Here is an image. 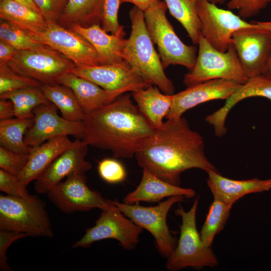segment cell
I'll return each mask as SVG.
<instances>
[{
  "mask_svg": "<svg viewBox=\"0 0 271 271\" xmlns=\"http://www.w3.org/2000/svg\"><path fill=\"white\" fill-rule=\"evenodd\" d=\"M202 136L185 118L168 119L136 153L138 165L160 179L180 186L181 175L197 168L218 171L206 157Z\"/></svg>",
  "mask_w": 271,
  "mask_h": 271,
  "instance_id": "obj_1",
  "label": "cell"
},
{
  "mask_svg": "<svg viewBox=\"0 0 271 271\" xmlns=\"http://www.w3.org/2000/svg\"><path fill=\"white\" fill-rule=\"evenodd\" d=\"M124 94L85 114L81 140L88 146L110 151L115 158H131L155 129L133 104L131 95Z\"/></svg>",
  "mask_w": 271,
  "mask_h": 271,
  "instance_id": "obj_2",
  "label": "cell"
},
{
  "mask_svg": "<svg viewBox=\"0 0 271 271\" xmlns=\"http://www.w3.org/2000/svg\"><path fill=\"white\" fill-rule=\"evenodd\" d=\"M131 32L125 39L122 58L144 80L163 93L174 94L175 87L167 76L159 54L148 32L144 12L136 7L129 11Z\"/></svg>",
  "mask_w": 271,
  "mask_h": 271,
  "instance_id": "obj_3",
  "label": "cell"
},
{
  "mask_svg": "<svg viewBox=\"0 0 271 271\" xmlns=\"http://www.w3.org/2000/svg\"><path fill=\"white\" fill-rule=\"evenodd\" d=\"M167 10L165 2L159 0L144 12L148 32L157 46L164 69L171 65H179L189 71L196 60L197 48L181 40L167 18Z\"/></svg>",
  "mask_w": 271,
  "mask_h": 271,
  "instance_id": "obj_4",
  "label": "cell"
},
{
  "mask_svg": "<svg viewBox=\"0 0 271 271\" xmlns=\"http://www.w3.org/2000/svg\"><path fill=\"white\" fill-rule=\"evenodd\" d=\"M0 230L23 233L28 237L53 236L45 203L34 195H0Z\"/></svg>",
  "mask_w": 271,
  "mask_h": 271,
  "instance_id": "obj_5",
  "label": "cell"
},
{
  "mask_svg": "<svg viewBox=\"0 0 271 271\" xmlns=\"http://www.w3.org/2000/svg\"><path fill=\"white\" fill-rule=\"evenodd\" d=\"M199 197L195 199L188 211L181 206L175 210L180 216L182 223L180 226V237L172 254L167 258L166 268L176 271L188 267L202 268L215 267L218 260L211 249L203 243L196 226V212Z\"/></svg>",
  "mask_w": 271,
  "mask_h": 271,
  "instance_id": "obj_6",
  "label": "cell"
},
{
  "mask_svg": "<svg viewBox=\"0 0 271 271\" xmlns=\"http://www.w3.org/2000/svg\"><path fill=\"white\" fill-rule=\"evenodd\" d=\"M198 45L195 65L184 77L187 87L215 79L232 80L240 84L248 80L232 44L227 51H220L200 34Z\"/></svg>",
  "mask_w": 271,
  "mask_h": 271,
  "instance_id": "obj_7",
  "label": "cell"
},
{
  "mask_svg": "<svg viewBox=\"0 0 271 271\" xmlns=\"http://www.w3.org/2000/svg\"><path fill=\"white\" fill-rule=\"evenodd\" d=\"M201 23V34L216 49L225 52L231 44L234 33L244 29L271 32V21L247 22L229 10L218 7L206 0H198L197 6Z\"/></svg>",
  "mask_w": 271,
  "mask_h": 271,
  "instance_id": "obj_8",
  "label": "cell"
},
{
  "mask_svg": "<svg viewBox=\"0 0 271 271\" xmlns=\"http://www.w3.org/2000/svg\"><path fill=\"white\" fill-rule=\"evenodd\" d=\"M185 198L174 196L160 202L155 206H143L139 203L132 204L109 200L134 223L148 230L154 237L156 247L164 257L168 258L174 250L178 241L174 237L167 223V217L171 207L183 201Z\"/></svg>",
  "mask_w": 271,
  "mask_h": 271,
  "instance_id": "obj_9",
  "label": "cell"
},
{
  "mask_svg": "<svg viewBox=\"0 0 271 271\" xmlns=\"http://www.w3.org/2000/svg\"><path fill=\"white\" fill-rule=\"evenodd\" d=\"M7 64L15 71L48 85L59 84L60 77L76 67L64 55L46 45L19 51Z\"/></svg>",
  "mask_w": 271,
  "mask_h": 271,
  "instance_id": "obj_10",
  "label": "cell"
},
{
  "mask_svg": "<svg viewBox=\"0 0 271 271\" xmlns=\"http://www.w3.org/2000/svg\"><path fill=\"white\" fill-rule=\"evenodd\" d=\"M142 232V228L110 202L108 207L101 210L95 225L86 229L84 235L73 244L72 248H87L95 242L113 239L117 240L123 248L131 250L136 247Z\"/></svg>",
  "mask_w": 271,
  "mask_h": 271,
  "instance_id": "obj_11",
  "label": "cell"
},
{
  "mask_svg": "<svg viewBox=\"0 0 271 271\" xmlns=\"http://www.w3.org/2000/svg\"><path fill=\"white\" fill-rule=\"evenodd\" d=\"M30 34L37 41L64 55L77 67L101 65L92 45L71 28L58 23H48L43 31Z\"/></svg>",
  "mask_w": 271,
  "mask_h": 271,
  "instance_id": "obj_12",
  "label": "cell"
},
{
  "mask_svg": "<svg viewBox=\"0 0 271 271\" xmlns=\"http://www.w3.org/2000/svg\"><path fill=\"white\" fill-rule=\"evenodd\" d=\"M86 181L84 173L70 175L47 193L48 198L65 213L87 211L94 208L102 210L108 207L109 200L90 189Z\"/></svg>",
  "mask_w": 271,
  "mask_h": 271,
  "instance_id": "obj_13",
  "label": "cell"
},
{
  "mask_svg": "<svg viewBox=\"0 0 271 271\" xmlns=\"http://www.w3.org/2000/svg\"><path fill=\"white\" fill-rule=\"evenodd\" d=\"M231 44L248 78L262 75L271 54V32L240 30L233 33Z\"/></svg>",
  "mask_w": 271,
  "mask_h": 271,
  "instance_id": "obj_14",
  "label": "cell"
},
{
  "mask_svg": "<svg viewBox=\"0 0 271 271\" xmlns=\"http://www.w3.org/2000/svg\"><path fill=\"white\" fill-rule=\"evenodd\" d=\"M53 104H42L34 108V123L24 137L25 144L36 147L45 141L60 136L72 135L82 139L84 131L83 121H71L60 116Z\"/></svg>",
  "mask_w": 271,
  "mask_h": 271,
  "instance_id": "obj_15",
  "label": "cell"
},
{
  "mask_svg": "<svg viewBox=\"0 0 271 271\" xmlns=\"http://www.w3.org/2000/svg\"><path fill=\"white\" fill-rule=\"evenodd\" d=\"M88 145L76 139L73 145L57 157L35 180V190L39 194H47L65 177L84 173L91 169L85 160Z\"/></svg>",
  "mask_w": 271,
  "mask_h": 271,
  "instance_id": "obj_16",
  "label": "cell"
},
{
  "mask_svg": "<svg viewBox=\"0 0 271 271\" xmlns=\"http://www.w3.org/2000/svg\"><path fill=\"white\" fill-rule=\"evenodd\" d=\"M70 72L110 91L132 92L153 85L144 80L125 61L113 64L75 67Z\"/></svg>",
  "mask_w": 271,
  "mask_h": 271,
  "instance_id": "obj_17",
  "label": "cell"
},
{
  "mask_svg": "<svg viewBox=\"0 0 271 271\" xmlns=\"http://www.w3.org/2000/svg\"><path fill=\"white\" fill-rule=\"evenodd\" d=\"M241 85L232 80L215 79L187 87L173 94L172 106L166 118H180L187 110L208 101L226 100Z\"/></svg>",
  "mask_w": 271,
  "mask_h": 271,
  "instance_id": "obj_18",
  "label": "cell"
},
{
  "mask_svg": "<svg viewBox=\"0 0 271 271\" xmlns=\"http://www.w3.org/2000/svg\"><path fill=\"white\" fill-rule=\"evenodd\" d=\"M252 97H263L271 101L270 77L262 74L249 78L226 99L223 106L206 117L205 120L213 126L217 137L226 134L225 121L230 110L239 101Z\"/></svg>",
  "mask_w": 271,
  "mask_h": 271,
  "instance_id": "obj_19",
  "label": "cell"
},
{
  "mask_svg": "<svg viewBox=\"0 0 271 271\" xmlns=\"http://www.w3.org/2000/svg\"><path fill=\"white\" fill-rule=\"evenodd\" d=\"M207 174V185L213 199L232 205L247 194L268 191L271 189V178L235 180L222 176L216 171L208 172Z\"/></svg>",
  "mask_w": 271,
  "mask_h": 271,
  "instance_id": "obj_20",
  "label": "cell"
},
{
  "mask_svg": "<svg viewBox=\"0 0 271 271\" xmlns=\"http://www.w3.org/2000/svg\"><path fill=\"white\" fill-rule=\"evenodd\" d=\"M59 84L65 85L73 91L85 114L109 104L126 93L123 90L104 89L72 72L63 75L59 80Z\"/></svg>",
  "mask_w": 271,
  "mask_h": 271,
  "instance_id": "obj_21",
  "label": "cell"
},
{
  "mask_svg": "<svg viewBox=\"0 0 271 271\" xmlns=\"http://www.w3.org/2000/svg\"><path fill=\"white\" fill-rule=\"evenodd\" d=\"M182 196L191 198L196 196L195 191L164 181L143 169L141 182L136 189L126 195L123 202L132 204L140 202H159L166 197Z\"/></svg>",
  "mask_w": 271,
  "mask_h": 271,
  "instance_id": "obj_22",
  "label": "cell"
},
{
  "mask_svg": "<svg viewBox=\"0 0 271 271\" xmlns=\"http://www.w3.org/2000/svg\"><path fill=\"white\" fill-rule=\"evenodd\" d=\"M85 38L95 49L101 65L120 63L125 43L124 32L118 34H109L100 24L89 27L74 26L70 28Z\"/></svg>",
  "mask_w": 271,
  "mask_h": 271,
  "instance_id": "obj_23",
  "label": "cell"
},
{
  "mask_svg": "<svg viewBox=\"0 0 271 271\" xmlns=\"http://www.w3.org/2000/svg\"><path fill=\"white\" fill-rule=\"evenodd\" d=\"M68 136H60L49 139L45 143L33 147L27 164L18 176L26 186L36 180L47 167L61 154L72 146Z\"/></svg>",
  "mask_w": 271,
  "mask_h": 271,
  "instance_id": "obj_24",
  "label": "cell"
},
{
  "mask_svg": "<svg viewBox=\"0 0 271 271\" xmlns=\"http://www.w3.org/2000/svg\"><path fill=\"white\" fill-rule=\"evenodd\" d=\"M140 111L154 129L161 128L172 104L173 94L162 93L155 85L131 92Z\"/></svg>",
  "mask_w": 271,
  "mask_h": 271,
  "instance_id": "obj_25",
  "label": "cell"
},
{
  "mask_svg": "<svg viewBox=\"0 0 271 271\" xmlns=\"http://www.w3.org/2000/svg\"><path fill=\"white\" fill-rule=\"evenodd\" d=\"M0 18L30 34L41 32L48 25L41 14L15 0H0Z\"/></svg>",
  "mask_w": 271,
  "mask_h": 271,
  "instance_id": "obj_26",
  "label": "cell"
},
{
  "mask_svg": "<svg viewBox=\"0 0 271 271\" xmlns=\"http://www.w3.org/2000/svg\"><path fill=\"white\" fill-rule=\"evenodd\" d=\"M104 0H68L58 23L70 28L74 26L89 27L100 24Z\"/></svg>",
  "mask_w": 271,
  "mask_h": 271,
  "instance_id": "obj_27",
  "label": "cell"
},
{
  "mask_svg": "<svg viewBox=\"0 0 271 271\" xmlns=\"http://www.w3.org/2000/svg\"><path fill=\"white\" fill-rule=\"evenodd\" d=\"M40 87L48 100L60 111L64 119L71 121L84 120L85 113L70 88L61 84H42Z\"/></svg>",
  "mask_w": 271,
  "mask_h": 271,
  "instance_id": "obj_28",
  "label": "cell"
},
{
  "mask_svg": "<svg viewBox=\"0 0 271 271\" xmlns=\"http://www.w3.org/2000/svg\"><path fill=\"white\" fill-rule=\"evenodd\" d=\"M33 123L34 118L0 120L1 146L16 152L30 154L33 147L25 144L24 137Z\"/></svg>",
  "mask_w": 271,
  "mask_h": 271,
  "instance_id": "obj_29",
  "label": "cell"
},
{
  "mask_svg": "<svg viewBox=\"0 0 271 271\" xmlns=\"http://www.w3.org/2000/svg\"><path fill=\"white\" fill-rule=\"evenodd\" d=\"M198 0H164L170 14L184 27L193 43L198 44L201 23L197 6Z\"/></svg>",
  "mask_w": 271,
  "mask_h": 271,
  "instance_id": "obj_30",
  "label": "cell"
},
{
  "mask_svg": "<svg viewBox=\"0 0 271 271\" xmlns=\"http://www.w3.org/2000/svg\"><path fill=\"white\" fill-rule=\"evenodd\" d=\"M0 99L11 100L15 106V117L20 118H34L35 108L42 104L52 103L40 86H31L2 94Z\"/></svg>",
  "mask_w": 271,
  "mask_h": 271,
  "instance_id": "obj_31",
  "label": "cell"
},
{
  "mask_svg": "<svg viewBox=\"0 0 271 271\" xmlns=\"http://www.w3.org/2000/svg\"><path fill=\"white\" fill-rule=\"evenodd\" d=\"M232 205L213 199L200 234L204 244L211 247L215 235L224 228Z\"/></svg>",
  "mask_w": 271,
  "mask_h": 271,
  "instance_id": "obj_32",
  "label": "cell"
},
{
  "mask_svg": "<svg viewBox=\"0 0 271 271\" xmlns=\"http://www.w3.org/2000/svg\"><path fill=\"white\" fill-rule=\"evenodd\" d=\"M0 40L11 44L19 51L36 49L45 45L29 33L2 20L0 23Z\"/></svg>",
  "mask_w": 271,
  "mask_h": 271,
  "instance_id": "obj_33",
  "label": "cell"
},
{
  "mask_svg": "<svg viewBox=\"0 0 271 271\" xmlns=\"http://www.w3.org/2000/svg\"><path fill=\"white\" fill-rule=\"evenodd\" d=\"M37 80L20 74L7 64L0 65V94L31 86H41Z\"/></svg>",
  "mask_w": 271,
  "mask_h": 271,
  "instance_id": "obj_34",
  "label": "cell"
},
{
  "mask_svg": "<svg viewBox=\"0 0 271 271\" xmlns=\"http://www.w3.org/2000/svg\"><path fill=\"white\" fill-rule=\"evenodd\" d=\"M120 0H104L100 17L102 28L111 34H118L124 32V28L119 23L118 11Z\"/></svg>",
  "mask_w": 271,
  "mask_h": 271,
  "instance_id": "obj_35",
  "label": "cell"
},
{
  "mask_svg": "<svg viewBox=\"0 0 271 271\" xmlns=\"http://www.w3.org/2000/svg\"><path fill=\"white\" fill-rule=\"evenodd\" d=\"M30 154L16 152L0 146V168L18 176L26 167Z\"/></svg>",
  "mask_w": 271,
  "mask_h": 271,
  "instance_id": "obj_36",
  "label": "cell"
},
{
  "mask_svg": "<svg viewBox=\"0 0 271 271\" xmlns=\"http://www.w3.org/2000/svg\"><path fill=\"white\" fill-rule=\"evenodd\" d=\"M98 172L104 181L110 184L121 182L126 177V171L122 164L113 159L106 158L100 161Z\"/></svg>",
  "mask_w": 271,
  "mask_h": 271,
  "instance_id": "obj_37",
  "label": "cell"
},
{
  "mask_svg": "<svg viewBox=\"0 0 271 271\" xmlns=\"http://www.w3.org/2000/svg\"><path fill=\"white\" fill-rule=\"evenodd\" d=\"M47 23H58L68 0H33Z\"/></svg>",
  "mask_w": 271,
  "mask_h": 271,
  "instance_id": "obj_38",
  "label": "cell"
},
{
  "mask_svg": "<svg viewBox=\"0 0 271 271\" xmlns=\"http://www.w3.org/2000/svg\"><path fill=\"white\" fill-rule=\"evenodd\" d=\"M268 3V0H230L227 6L229 10H237L238 15L246 19L258 15Z\"/></svg>",
  "mask_w": 271,
  "mask_h": 271,
  "instance_id": "obj_39",
  "label": "cell"
},
{
  "mask_svg": "<svg viewBox=\"0 0 271 271\" xmlns=\"http://www.w3.org/2000/svg\"><path fill=\"white\" fill-rule=\"evenodd\" d=\"M0 190L7 195L27 197L30 195L27 186L20 181L18 176L0 169Z\"/></svg>",
  "mask_w": 271,
  "mask_h": 271,
  "instance_id": "obj_40",
  "label": "cell"
},
{
  "mask_svg": "<svg viewBox=\"0 0 271 271\" xmlns=\"http://www.w3.org/2000/svg\"><path fill=\"white\" fill-rule=\"evenodd\" d=\"M28 236L23 233L0 230V269L3 271L12 270L8 263L6 252L15 241Z\"/></svg>",
  "mask_w": 271,
  "mask_h": 271,
  "instance_id": "obj_41",
  "label": "cell"
},
{
  "mask_svg": "<svg viewBox=\"0 0 271 271\" xmlns=\"http://www.w3.org/2000/svg\"><path fill=\"white\" fill-rule=\"evenodd\" d=\"M19 51L11 44L0 40V65L10 62Z\"/></svg>",
  "mask_w": 271,
  "mask_h": 271,
  "instance_id": "obj_42",
  "label": "cell"
},
{
  "mask_svg": "<svg viewBox=\"0 0 271 271\" xmlns=\"http://www.w3.org/2000/svg\"><path fill=\"white\" fill-rule=\"evenodd\" d=\"M0 99V120L9 119L15 117V109L13 102L9 99Z\"/></svg>",
  "mask_w": 271,
  "mask_h": 271,
  "instance_id": "obj_43",
  "label": "cell"
},
{
  "mask_svg": "<svg viewBox=\"0 0 271 271\" xmlns=\"http://www.w3.org/2000/svg\"><path fill=\"white\" fill-rule=\"evenodd\" d=\"M159 0H120L121 3H131L144 12Z\"/></svg>",
  "mask_w": 271,
  "mask_h": 271,
  "instance_id": "obj_44",
  "label": "cell"
},
{
  "mask_svg": "<svg viewBox=\"0 0 271 271\" xmlns=\"http://www.w3.org/2000/svg\"><path fill=\"white\" fill-rule=\"evenodd\" d=\"M22 4L25 5L31 9L40 14L39 9L34 2L33 0H15Z\"/></svg>",
  "mask_w": 271,
  "mask_h": 271,
  "instance_id": "obj_45",
  "label": "cell"
},
{
  "mask_svg": "<svg viewBox=\"0 0 271 271\" xmlns=\"http://www.w3.org/2000/svg\"><path fill=\"white\" fill-rule=\"evenodd\" d=\"M262 75L271 78V54L264 68Z\"/></svg>",
  "mask_w": 271,
  "mask_h": 271,
  "instance_id": "obj_46",
  "label": "cell"
},
{
  "mask_svg": "<svg viewBox=\"0 0 271 271\" xmlns=\"http://www.w3.org/2000/svg\"><path fill=\"white\" fill-rule=\"evenodd\" d=\"M209 3L217 5L222 4L224 3L227 0H206Z\"/></svg>",
  "mask_w": 271,
  "mask_h": 271,
  "instance_id": "obj_47",
  "label": "cell"
},
{
  "mask_svg": "<svg viewBox=\"0 0 271 271\" xmlns=\"http://www.w3.org/2000/svg\"><path fill=\"white\" fill-rule=\"evenodd\" d=\"M269 1V3H271V0H268Z\"/></svg>",
  "mask_w": 271,
  "mask_h": 271,
  "instance_id": "obj_48",
  "label": "cell"
}]
</instances>
